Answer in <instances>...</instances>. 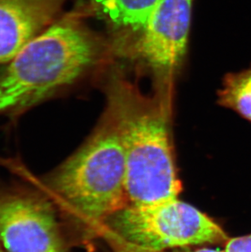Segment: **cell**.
Returning <instances> with one entry per match:
<instances>
[{
    "instance_id": "obj_1",
    "label": "cell",
    "mask_w": 251,
    "mask_h": 252,
    "mask_svg": "<svg viewBox=\"0 0 251 252\" xmlns=\"http://www.w3.org/2000/svg\"><path fill=\"white\" fill-rule=\"evenodd\" d=\"M43 186L60 217L83 241L101 235L107 219L127 205L125 151L107 108L93 133Z\"/></svg>"
},
{
    "instance_id": "obj_2",
    "label": "cell",
    "mask_w": 251,
    "mask_h": 252,
    "mask_svg": "<svg viewBox=\"0 0 251 252\" xmlns=\"http://www.w3.org/2000/svg\"><path fill=\"white\" fill-rule=\"evenodd\" d=\"M168 90L145 95L122 79H114L107 88L105 108L116 121L125 151L127 204H147L180 194Z\"/></svg>"
},
{
    "instance_id": "obj_3",
    "label": "cell",
    "mask_w": 251,
    "mask_h": 252,
    "mask_svg": "<svg viewBox=\"0 0 251 252\" xmlns=\"http://www.w3.org/2000/svg\"><path fill=\"white\" fill-rule=\"evenodd\" d=\"M95 38L75 14L61 16L0 75V115L14 114L74 84L95 64Z\"/></svg>"
},
{
    "instance_id": "obj_4",
    "label": "cell",
    "mask_w": 251,
    "mask_h": 252,
    "mask_svg": "<svg viewBox=\"0 0 251 252\" xmlns=\"http://www.w3.org/2000/svg\"><path fill=\"white\" fill-rule=\"evenodd\" d=\"M100 236L157 252L228 240L220 226L179 197L126 205L107 219Z\"/></svg>"
},
{
    "instance_id": "obj_5",
    "label": "cell",
    "mask_w": 251,
    "mask_h": 252,
    "mask_svg": "<svg viewBox=\"0 0 251 252\" xmlns=\"http://www.w3.org/2000/svg\"><path fill=\"white\" fill-rule=\"evenodd\" d=\"M62 218L43 192L0 188V250L70 252Z\"/></svg>"
},
{
    "instance_id": "obj_6",
    "label": "cell",
    "mask_w": 251,
    "mask_h": 252,
    "mask_svg": "<svg viewBox=\"0 0 251 252\" xmlns=\"http://www.w3.org/2000/svg\"><path fill=\"white\" fill-rule=\"evenodd\" d=\"M192 0H159L136 43L140 57L161 71L173 70L185 55Z\"/></svg>"
},
{
    "instance_id": "obj_7",
    "label": "cell",
    "mask_w": 251,
    "mask_h": 252,
    "mask_svg": "<svg viewBox=\"0 0 251 252\" xmlns=\"http://www.w3.org/2000/svg\"><path fill=\"white\" fill-rule=\"evenodd\" d=\"M67 0H0V64L53 24Z\"/></svg>"
},
{
    "instance_id": "obj_8",
    "label": "cell",
    "mask_w": 251,
    "mask_h": 252,
    "mask_svg": "<svg viewBox=\"0 0 251 252\" xmlns=\"http://www.w3.org/2000/svg\"><path fill=\"white\" fill-rule=\"evenodd\" d=\"M159 0H92L95 11L114 28L140 34Z\"/></svg>"
},
{
    "instance_id": "obj_9",
    "label": "cell",
    "mask_w": 251,
    "mask_h": 252,
    "mask_svg": "<svg viewBox=\"0 0 251 252\" xmlns=\"http://www.w3.org/2000/svg\"><path fill=\"white\" fill-rule=\"evenodd\" d=\"M218 95L221 105L251 123V64L242 71L227 74Z\"/></svg>"
},
{
    "instance_id": "obj_10",
    "label": "cell",
    "mask_w": 251,
    "mask_h": 252,
    "mask_svg": "<svg viewBox=\"0 0 251 252\" xmlns=\"http://www.w3.org/2000/svg\"><path fill=\"white\" fill-rule=\"evenodd\" d=\"M111 247V252H167L166 251H150L143 248H138L135 246L130 245L127 243H122L116 240H106ZM225 252L220 249H211V248H201L199 250L192 251V252Z\"/></svg>"
},
{
    "instance_id": "obj_11",
    "label": "cell",
    "mask_w": 251,
    "mask_h": 252,
    "mask_svg": "<svg viewBox=\"0 0 251 252\" xmlns=\"http://www.w3.org/2000/svg\"><path fill=\"white\" fill-rule=\"evenodd\" d=\"M225 252H251V233L230 238L226 242Z\"/></svg>"
},
{
    "instance_id": "obj_12",
    "label": "cell",
    "mask_w": 251,
    "mask_h": 252,
    "mask_svg": "<svg viewBox=\"0 0 251 252\" xmlns=\"http://www.w3.org/2000/svg\"><path fill=\"white\" fill-rule=\"evenodd\" d=\"M0 252H2V251L0 250Z\"/></svg>"
}]
</instances>
